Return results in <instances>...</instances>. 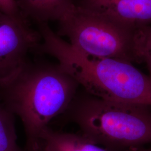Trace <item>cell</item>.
<instances>
[{
	"mask_svg": "<svg viewBox=\"0 0 151 151\" xmlns=\"http://www.w3.org/2000/svg\"><path fill=\"white\" fill-rule=\"evenodd\" d=\"M79 88L58 62L29 60L12 78L0 85V104L23 124L25 151L39 145L42 132L65 113Z\"/></svg>",
	"mask_w": 151,
	"mask_h": 151,
	"instance_id": "cell-1",
	"label": "cell"
},
{
	"mask_svg": "<svg viewBox=\"0 0 151 151\" xmlns=\"http://www.w3.org/2000/svg\"><path fill=\"white\" fill-rule=\"evenodd\" d=\"M62 116L108 151H130L151 144L149 106L103 100L80 86Z\"/></svg>",
	"mask_w": 151,
	"mask_h": 151,
	"instance_id": "cell-3",
	"label": "cell"
},
{
	"mask_svg": "<svg viewBox=\"0 0 151 151\" xmlns=\"http://www.w3.org/2000/svg\"><path fill=\"white\" fill-rule=\"evenodd\" d=\"M0 12L9 16L25 20L20 12L16 0H0Z\"/></svg>",
	"mask_w": 151,
	"mask_h": 151,
	"instance_id": "cell-11",
	"label": "cell"
},
{
	"mask_svg": "<svg viewBox=\"0 0 151 151\" xmlns=\"http://www.w3.org/2000/svg\"><path fill=\"white\" fill-rule=\"evenodd\" d=\"M42 42L37 53L52 56L85 91L103 100L151 107V77L122 60L81 53L52 31L38 26Z\"/></svg>",
	"mask_w": 151,
	"mask_h": 151,
	"instance_id": "cell-2",
	"label": "cell"
},
{
	"mask_svg": "<svg viewBox=\"0 0 151 151\" xmlns=\"http://www.w3.org/2000/svg\"><path fill=\"white\" fill-rule=\"evenodd\" d=\"M17 139L14 115L0 104V151H25Z\"/></svg>",
	"mask_w": 151,
	"mask_h": 151,
	"instance_id": "cell-9",
	"label": "cell"
},
{
	"mask_svg": "<svg viewBox=\"0 0 151 151\" xmlns=\"http://www.w3.org/2000/svg\"><path fill=\"white\" fill-rule=\"evenodd\" d=\"M42 37L29 22L0 12V85L10 80L36 52Z\"/></svg>",
	"mask_w": 151,
	"mask_h": 151,
	"instance_id": "cell-5",
	"label": "cell"
},
{
	"mask_svg": "<svg viewBox=\"0 0 151 151\" xmlns=\"http://www.w3.org/2000/svg\"><path fill=\"white\" fill-rule=\"evenodd\" d=\"M42 151L41 150H40V148L39 147V148H37V149H35V150H34V151Z\"/></svg>",
	"mask_w": 151,
	"mask_h": 151,
	"instance_id": "cell-13",
	"label": "cell"
},
{
	"mask_svg": "<svg viewBox=\"0 0 151 151\" xmlns=\"http://www.w3.org/2000/svg\"><path fill=\"white\" fill-rule=\"evenodd\" d=\"M58 23L57 34L67 38L71 47L81 53L139 63L136 44L137 29L76 5Z\"/></svg>",
	"mask_w": 151,
	"mask_h": 151,
	"instance_id": "cell-4",
	"label": "cell"
},
{
	"mask_svg": "<svg viewBox=\"0 0 151 151\" xmlns=\"http://www.w3.org/2000/svg\"><path fill=\"white\" fill-rule=\"evenodd\" d=\"M22 16L37 24L64 19L76 6L75 0H16Z\"/></svg>",
	"mask_w": 151,
	"mask_h": 151,
	"instance_id": "cell-7",
	"label": "cell"
},
{
	"mask_svg": "<svg viewBox=\"0 0 151 151\" xmlns=\"http://www.w3.org/2000/svg\"><path fill=\"white\" fill-rule=\"evenodd\" d=\"M39 148L42 151H108L80 133L54 130L49 127L40 135Z\"/></svg>",
	"mask_w": 151,
	"mask_h": 151,
	"instance_id": "cell-8",
	"label": "cell"
},
{
	"mask_svg": "<svg viewBox=\"0 0 151 151\" xmlns=\"http://www.w3.org/2000/svg\"><path fill=\"white\" fill-rule=\"evenodd\" d=\"M136 44L139 63H146L151 77V26L137 30Z\"/></svg>",
	"mask_w": 151,
	"mask_h": 151,
	"instance_id": "cell-10",
	"label": "cell"
},
{
	"mask_svg": "<svg viewBox=\"0 0 151 151\" xmlns=\"http://www.w3.org/2000/svg\"><path fill=\"white\" fill-rule=\"evenodd\" d=\"M130 151H151V148H145V147H142L138 149H135L134 150H132Z\"/></svg>",
	"mask_w": 151,
	"mask_h": 151,
	"instance_id": "cell-12",
	"label": "cell"
},
{
	"mask_svg": "<svg viewBox=\"0 0 151 151\" xmlns=\"http://www.w3.org/2000/svg\"><path fill=\"white\" fill-rule=\"evenodd\" d=\"M75 5L133 29L151 26V0H75Z\"/></svg>",
	"mask_w": 151,
	"mask_h": 151,
	"instance_id": "cell-6",
	"label": "cell"
}]
</instances>
